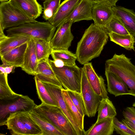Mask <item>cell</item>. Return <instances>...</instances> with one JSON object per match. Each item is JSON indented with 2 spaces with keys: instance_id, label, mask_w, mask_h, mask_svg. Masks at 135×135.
<instances>
[{
  "instance_id": "obj_1",
  "label": "cell",
  "mask_w": 135,
  "mask_h": 135,
  "mask_svg": "<svg viewBox=\"0 0 135 135\" xmlns=\"http://www.w3.org/2000/svg\"><path fill=\"white\" fill-rule=\"evenodd\" d=\"M108 38V35L103 29L91 24L78 43L75 53L77 60L84 65L99 57Z\"/></svg>"
},
{
  "instance_id": "obj_2",
  "label": "cell",
  "mask_w": 135,
  "mask_h": 135,
  "mask_svg": "<svg viewBox=\"0 0 135 135\" xmlns=\"http://www.w3.org/2000/svg\"><path fill=\"white\" fill-rule=\"evenodd\" d=\"M125 55L115 54L107 60L105 70L119 76L129 89V95L135 97V65Z\"/></svg>"
},
{
  "instance_id": "obj_3",
  "label": "cell",
  "mask_w": 135,
  "mask_h": 135,
  "mask_svg": "<svg viewBox=\"0 0 135 135\" xmlns=\"http://www.w3.org/2000/svg\"><path fill=\"white\" fill-rule=\"evenodd\" d=\"M56 28L48 22L37 21L27 23L8 28L6 32L9 36L16 35L28 36L50 42Z\"/></svg>"
},
{
  "instance_id": "obj_4",
  "label": "cell",
  "mask_w": 135,
  "mask_h": 135,
  "mask_svg": "<svg viewBox=\"0 0 135 135\" xmlns=\"http://www.w3.org/2000/svg\"><path fill=\"white\" fill-rule=\"evenodd\" d=\"M40 113L64 135H77L72 124L58 107L41 103L33 109Z\"/></svg>"
},
{
  "instance_id": "obj_5",
  "label": "cell",
  "mask_w": 135,
  "mask_h": 135,
  "mask_svg": "<svg viewBox=\"0 0 135 135\" xmlns=\"http://www.w3.org/2000/svg\"><path fill=\"white\" fill-rule=\"evenodd\" d=\"M9 1L1 2L0 4V30L16 27L25 23L36 22Z\"/></svg>"
},
{
  "instance_id": "obj_6",
  "label": "cell",
  "mask_w": 135,
  "mask_h": 135,
  "mask_svg": "<svg viewBox=\"0 0 135 135\" xmlns=\"http://www.w3.org/2000/svg\"><path fill=\"white\" fill-rule=\"evenodd\" d=\"M49 63L58 80L65 89L81 93V70L76 65L56 66L52 60Z\"/></svg>"
},
{
  "instance_id": "obj_7",
  "label": "cell",
  "mask_w": 135,
  "mask_h": 135,
  "mask_svg": "<svg viewBox=\"0 0 135 135\" xmlns=\"http://www.w3.org/2000/svg\"><path fill=\"white\" fill-rule=\"evenodd\" d=\"M36 105L27 95L19 94L11 99L0 100V126L5 125L7 118L12 113L30 112Z\"/></svg>"
},
{
  "instance_id": "obj_8",
  "label": "cell",
  "mask_w": 135,
  "mask_h": 135,
  "mask_svg": "<svg viewBox=\"0 0 135 135\" xmlns=\"http://www.w3.org/2000/svg\"><path fill=\"white\" fill-rule=\"evenodd\" d=\"M81 68V93L86 110V115L89 117H92L95 116L98 111L99 103L102 98L95 92L91 87L83 66Z\"/></svg>"
},
{
  "instance_id": "obj_9",
  "label": "cell",
  "mask_w": 135,
  "mask_h": 135,
  "mask_svg": "<svg viewBox=\"0 0 135 135\" xmlns=\"http://www.w3.org/2000/svg\"><path fill=\"white\" fill-rule=\"evenodd\" d=\"M73 23L70 20H66L57 27L50 41L52 49L68 50L74 38L71 31Z\"/></svg>"
},
{
  "instance_id": "obj_10",
  "label": "cell",
  "mask_w": 135,
  "mask_h": 135,
  "mask_svg": "<svg viewBox=\"0 0 135 135\" xmlns=\"http://www.w3.org/2000/svg\"><path fill=\"white\" fill-rule=\"evenodd\" d=\"M42 82L57 106L62 110L72 124L77 135H84V133L80 129L74 119L64 98L61 91V89L62 88L51 84Z\"/></svg>"
},
{
  "instance_id": "obj_11",
  "label": "cell",
  "mask_w": 135,
  "mask_h": 135,
  "mask_svg": "<svg viewBox=\"0 0 135 135\" xmlns=\"http://www.w3.org/2000/svg\"><path fill=\"white\" fill-rule=\"evenodd\" d=\"M94 24L103 29L109 24L114 16L112 7L101 4L94 3L92 11Z\"/></svg>"
},
{
  "instance_id": "obj_12",
  "label": "cell",
  "mask_w": 135,
  "mask_h": 135,
  "mask_svg": "<svg viewBox=\"0 0 135 135\" xmlns=\"http://www.w3.org/2000/svg\"><path fill=\"white\" fill-rule=\"evenodd\" d=\"M83 65L88 80L95 92L102 98H109L104 80L102 76L97 74L91 63L89 62Z\"/></svg>"
},
{
  "instance_id": "obj_13",
  "label": "cell",
  "mask_w": 135,
  "mask_h": 135,
  "mask_svg": "<svg viewBox=\"0 0 135 135\" xmlns=\"http://www.w3.org/2000/svg\"><path fill=\"white\" fill-rule=\"evenodd\" d=\"M35 75L42 82L49 83L63 88L49 63V59L41 60L38 62Z\"/></svg>"
},
{
  "instance_id": "obj_14",
  "label": "cell",
  "mask_w": 135,
  "mask_h": 135,
  "mask_svg": "<svg viewBox=\"0 0 135 135\" xmlns=\"http://www.w3.org/2000/svg\"><path fill=\"white\" fill-rule=\"evenodd\" d=\"M80 0H64L61 3L53 17L48 21L56 28L66 21Z\"/></svg>"
},
{
  "instance_id": "obj_15",
  "label": "cell",
  "mask_w": 135,
  "mask_h": 135,
  "mask_svg": "<svg viewBox=\"0 0 135 135\" xmlns=\"http://www.w3.org/2000/svg\"><path fill=\"white\" fill-rule=\"evenodd\" d=\"M28 42L14 48L0 56L3 64L15 67L22 66Z\"/></svg>"
},
{
  "instance_id": "obj_16",
  "label": "cell",
  "mask_w": 135,
  "mask_h": 135,
  "mask_svg": "<svg viewBox=\"0 0 135 135\" xmlns=\"http://www.w3.org/2000/svg\"><path fill=\"white\" fill-rule=\"evenodd\" d=\"M107 90L115 97L129 95V90L124 82L115 74L105 70Z\"/></svg>"
},
{
  "instance_id": "obj_17",
  "label": "cell",
  "mask_w": 135,
  "mask_h": 135,
  "mask_svg": "<svg viewBox=\"0 0 135 135\" xmlns=\"http://www.w3.org/2000/svg\"><path fill=\"white\" fill-rule=\"evenodd\" d=\"M38 63L35 42L33 38H31L28 42L24 56V63L21 68L22 70L28 74L34 76Z\"/></svg>"
},
{
  "instance_id": "obj_18",
  "label": "cell",
  "mask_w": 135,
  "mask_h": 135,
  "mask_svg": "<svg viewBox=\"0 0 135 135\" xmlns=\"http://www.w3.org/2000/svg\"><path fill=\"white\" fill-rule=\"evenodd\" d=\"M114 15L122 23L130 34L135 37V13L120 6L113 7Z\"/></svg>"
},
{
  "instance_id": "obj_19",
  "label": "cell",
  "mask_w": 135,
  "mask_h": 135,
  "mask_svg": "<svg viewBox=\"0 0 135 135\" xmlns=\"http://www.w3.org/2000/svg\"><path fill=\"white\" fill-rule=\"evenodd\" d=\"M93 4L91 0H80L66 20H70L74 23L83 20H92Z\"/></svg>"
},
{
  "instance_id": "obj_20",
  "label": "cell",
  "mask_w": 135,
  "mask_h": 135,
  "mask_svg": "<svg viewBox=\"0 0 135 135\" xmlns=\"http://www.w3.org/2000/svg\"><path fill=\"white\" fill-rule=\"evenodd\" d=\"M9 1L28 16L35 19L39 17L43 11V7L37 0H9Z\"/></svg>"
},
{
  "instance_id": "obj_21",
  "label": "cell",
  "mask_w": 135,
  "mask_h": 135,
  "mask_svg": "<svg viewBox=\"0 0 135 135\" xmlns=\"http://www.w3.org/2000/svg\"><path fill=\"white\" fill-rule=\"evenodd\" d=\"M113 118L108 117L96 122L86 131L84 135H112L114 130Z\"/></svg>"
},
{
  "instance_id": "obj_22",
  "label": "cell",
  "mask_w": 135,
  "mask_h": 135,
  "mask_svg": "<svg viewBox=\"0 0 135 135\" xmlns=\"http://www.w3.org/2000/svg\"><path fill=\"white\" fill-rule=\"evenodd\" d=\"M31 37L28 36L16 35L0 38V56L10 50L28 42Z\"/></svg>"
},
{
  "instance_id": "obj_23",
  "label": "cell",
  "mask_w": 135,
  "mask_h": 135,
  "mask_svg": "<svg viewBox=\"0 0 135 135\" xmlns=\"http://www.w3.org/2000/svg\"><path fill=\"white\" fill-rule=\"evenodd\" d=\"M29 113L32 118L40 128L42 135H64L40 113L33 109Z\"/></svg>"
},
{
  "instance_id": "obj_24",
  "label": "cell",
  "mask_w": 135,
  "mask_h": 135,
  "mask_svg": "<svg viewBox=\"0 0 135 135\" xmlns=\"http://www.w3.org/2000/svg\"><path fill=\"white\" fill-rule=\"evenodd\" d=\"M20 112L10 114L7 118L5 125L12 135H29L21 118Z\"/></svg>"
},
{
  "instance_id": "obj_25",
  "label": "cell",
  "mask_w": 135,
  "mask_h": 135,
  "mask_svg": "<svg viewBox=\"0 0 135 135\" xmlns=\"http://www.w3.org/2000/svg\"><path fill=\"white\" fill-rule=\"evenodd\" d=\"M98 111L96 122L108 117L114 118L117 115L116 109L109 98L102 99L99 103Z\"/></svg>"
},
{
  "instance_id": "obj_26",
  "label": "cell",
  "mask_w": 135,
  "mask_h": 135,
  "mask_svg": "<svg viewBox=\"0 0 135 135\" xmlns=\"http://www.w3.org/2000/svg\"><path fill=\"white\" fill-rule=\"evenodd\" d=\"M110 40L127 50L134 51V43L135 39L133 35H120L111 32L108 34Z\"/></svg>"
},
{
  "instance_id": "obj_27",
  "label": "cell",
  "mask_w": 135,
  "mask_h": 135,
  "mask_svg": "<svg viewBox=\"0 0 135 135\" xmlns=\"http://www.w3.org/2000/svg\"><path fill=\"white\" fill-rule=\"evenodd\" d=\"M53 60H59L63 62L64 65L74 66L76 65L77 60L76 55L68 50L52 49L51 54Z\"/></svg>"
},
{
  "instance_id": "obj_28",
  "label": "cell",
  "mask_w": 135,
  "mask_h": 135,
  "mask_svg": "<svg viewBox=\"0 0 135 135\" xmlns=\"http://www.w3.org/2000/svg\"><path fill=\"white\" fill-rule=\"evenodd\" d=\"M62 96L66 102L69 110L75 121L80 129L84 133V117L79 113L70 98L67 90L63 88L61 89Z\"/></svg>"
},
{
  "instance_id": "obj_29",
  "label": "cell",
  "mask_w": 135,
  "mask_h": 135,
  "mask_svg": "<svg viewBox=\"0 0 135 135\" xmlns=\"http://www.w3.org/2000/svg\"><path fill=\"white\" fill-rule=\"evenodd\" d=\"M32 38L35 42V51L38 62L41 60L49 59L52 50L50 42Z\"/></svg>"
},
{
  "instance_id": "obj_30",
  "label": "cell",
  "mask_w": 135,
  "mask_h": 135,
  "mask_svg": "<svg viewBox=\"0 0 135 135\" xmlns=\"http://www.w3.org/2000/svg\"><path fill=\"white\" fill-rule=\"evenodd\" d=\"M34 79L37 94L41 103L48 105L57 106L42 83L35 75L34 76Z\"/></svg>"
},
{
  "instance_id": "obj_31",
  "label": "cell",
  "mask_w": 135,
  "mask_h": 135,
  "mask_svg": "<svg viewBox=\"0 0 135 135\" xmlns=\"http://www.w3.org/2000/svg\"><path fill=\"white\" fill-rule=\"evenodd\" d=\"M20 116L29 135H42V131L29 112H20Z\"/></svg>"
},
{
  "instance_id": "obj_32",
  "label": "cell",
  "mask_w": 135,
  "mask_h": 135,
  "mask_svg": "<svg viewBox=\"0 0 135 135\" xmlns=\"http://www.w3.org/2000/svg\"><path fill=\"white\" fill-rule=\"evenodd\" d=\"M19 94L14 92L10 88L8 83L7 77L0 73V100L11 99Z\"/></svg>"
},
{
  "instance_id": "obj_33",
  "label": "cell",
  "mask_w": 135,
  "mask_h": 135,
  "mask_svg": "<svg viewBox=\"0 0 135 135\" xmlns=\"http://www.w3.org/2000/svg\"><path fill=\"white\" fill-rule=\"evenodd\" d=\"M61 0H46L43 3L42 17L49 21L54 16L60 4Z\"/></svg>"
},
{
  "instance_id": "obj_34",
  "label": "cell",
  "mask_w": 135,
  "mask_h": 135,
  "mask_svg": "<svg viewBox=\"0 0 135 135\" xmlns=\"http://www.w3.org/2000/svg\"><path fill=\"white\" fill-rule=\"evenodd\" d=\"M103 30L107 34L111 32L123 35L130 34L121 22L115 15L109 24Z\"/></svg>"
},
{
  "instance_id": "obj_35",
  "label": "cell",
  "mask_w": 135,
  "mask_h": 135,
  "mask_svg": "<svg viewBox=\"0 0 135 135\" xmlns=\"http://www.w3.org/2000/svg\"><path fill=\"white\" fill-rule=\"evenodd\" d=\"M67 90L73 104L81 116L84 117L86 111L81 94L71 90Z\"/></svg>"
},
{
  "instance_id": "obj_36",
  "label": "cell",
  "mask_w": 135,
  "mask_h": 135,
  "mask_svg": "<svg viewBox=\"0 0 135 135\" xmlns=\"http://www.w3.org/2000/svg\"><path fill=\"white\" fill-rule=\"evenodd\" d=\"M114 130L117 134L121 135H135V132L115 117L113 118Z\"/></svg>"
},
{
  "instance_id": "obj_37",
  "label": "cell",
  "mask_w": 135,
  "mask_h": 135,
  "mask_svg": "<svg viewBox=\"0 0 135 135\" xmlns=\"http://www.w3.org/2000/svg\"><path fill=\"white\" fill-rule=\"evenodd\" d=\"M124 119L135 124V108L134 107H128L122 112Z\"/></svg>"
},
{
  "instance_id": "obj_38",
  "label": "cell",
  "mask_w": 135,
  "mask_h": 135,
  "mask_svg": "<svg viewBox=\"0 0 135 135\" xmlns=\"http://www.w3.org/2000/svg\"><path fill=\"white\" fill-rule=\"evenodd\" d=\"M15 67L13 66H10L2 64L0 65V73L3 74L6 77L11 73H13Z\"/></svg>"
},
{
  "instance_id": "obj_39",
  "label": "cell",
  "mask_w": 135,
  "mask_h": 135,
  "mask_svg": "<svg viewBox=\"0 0 135 135\" xmlns=\"http://www.w3.org/2000/svg\"><path fill=\"white\" fill-rule=\"evenodd\" d=\"M94 3L103 4L111 7L116 6L117 2L119 0H91Z\"/></svg>"
},
{
  "instance_id": "obj_40",
  "label": "cell",
  "mask_w": 135,
  "mask_h": 135,
  "mask_svg": "<svg viewBox=\"0 0 135 135\" xmlns=\"http://www.w3.org/2000/svg\"><path fill=\"white\" fill-rule=\"evenodd\" d=\"M122 121L135 132V124L130 122L123 119H122Z\"/></svg>"
},
{
  "instance_id": "obj_41",
  "label": "cell",
  "mask_w": 135,
  "mask_h": 135,
  "mask_svg": "<svg viewBox=\"0 0 135 135\" xmlns=\"http://www.w3.org/2000/svg\"><path fill=\"white\" fill-rule=\"evenodd\" d=\"M52 61L56 67H61L64 65L63 62L59 60H52Z\"/></svg>"
},
{
  "instance_id": "obj_42",
  "label": "cell",
  "mask_w": 135,
  "mask_h": 135,
  "mask_svg": "<svg viewBox=\"0 0 135 135\" xmlns=\"http://www.w3.org/2000/svg\"><path fill=\"white\" fill-rule=\"evenodd\" d=\"M8 0H0L1 2H7L8 1Z\"/></svg>"
},
{
  "instance_id": "obj_43",
  "label": "cell",
  "mask_w": 135,
  "mask_h": 135,
  "mask_svg": "<svg viewBox=\"0 0 135 135\" xmlns=\"http://www.w3.org/2000/svg\"><path fill=\"white\" fill-rule=\"evenodd\" d=\"M132 105L133 107H135V102L133 103Z\"/></svg>"
},
{
  "instance_id": "obj_44",
  "label": "cell",
  "mask_w": 135,
  "mask_h": 135,
  "mask_svg": "<svg viewBox=\"0 0 135 135\" xmlns=\"http://www.w3.org/2000/svg\"><path fill=\"white\" fill-rule=\"evenodd\" d=\"M44 0V1H45V0Z\"/></svg>"
}]
</instances>
